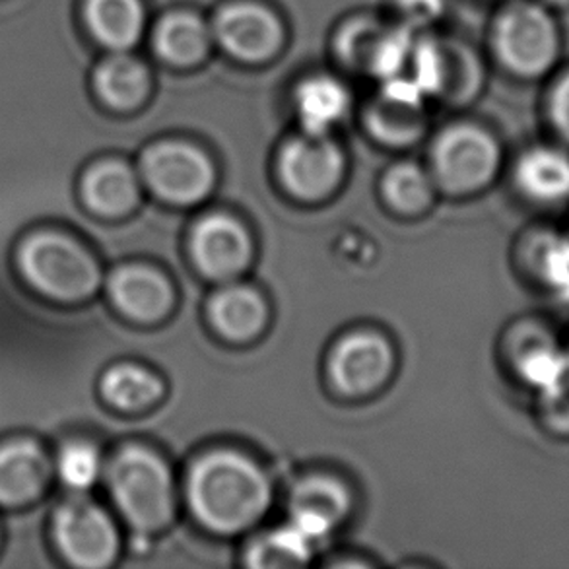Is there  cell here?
Instances as JSON below:
<instances>
[{
	"label": "cell",
	"mask_w": 569,
	"mask_h": 569,
	"mask_svg": "<svg viewBox=\"0 0 569 569\" xmlns=\"http://www.w3.org/2000/svg\"><path fill=\"white\" fill-rule=\"evenodd\" d=\"M517 371L525 383L539 391L540 397L555 392L569 381V355L552 342H537L523 348L517 358Z\"/></svg>",
	"instance_id": "cell-25"
},
{
	"label": "cell",
	"mask_w": 569,
	"mask_h": 569,
	"mask_svg": "<svg viewBox=\"0 0 569 569\" xmlns=\"http://www.w3.org/2000/svg\"><path fill=\"white\" fill-rule=\"evenodd\" d=\"M216 329L228 339L246 340L261 331L267 308L261 296L247 286H228L208 306Z\"/></svg>",
	"instance_id": "cell-23"
},
{
	"label": "cell",
	"mask_w": 569,
	"mask_h": 569,
	"mask_svg": "<svg viewBox=\"0 0 569 569\" xmlns=\"http://www.w3.org/2000/svg\"><path fill=\"white\" fill-rule=\"evenodd\" d=\"M210 30L212 38L239 61H267L284 43V26L278 16L254 2L223 7Z\"/></svg>",
	"instance_id": "cell-9"
},
{
	"label": "cell",
	"mask_w": 569,
	"mask_h": 569,
	"mask_svg": "<svg viewBox=\"0 0 569 569\" xmlns=\"http://www.w3.org/2000/svg\"><path fill=\"white\" fill-rule=\"evenodd\" d=\"M47 540L54 556L74 569H106L119 556L121 539L113 517L90 493H69L47 519Z\"/></svg>",
	"instance_id": "cell-4"
},
{
	"label": "cell",
	"mask_w": 569,
	"mask_h": 569,
	"mask_svg": "<svg viewBox=\"0 0 569 569\" xmlns=\"http://www.w3.org/2000/svg\"><path fill=\"white\" fill-rule=\"evenodd\" d=\"M496 46L509 69L537 77L555 62V23L542 8L516 4L498 22Z\"/></svg>",
	"instance_id": "cell-8"
},
{
	"label": "cell",
	"mask_w": 569,
	"mask_h": 569,
	"mask_svg": "<svg viewBox=\"0 0 569 569\" xmlns=\"http://www.w3.org/2000/svg\"><path fill=\"white\" fill-rule=\"evenodd\" d=\"M552 117H555L558 131L562 132L563 139L569 140V77L556 90L555 101H552Z\"/></svg>",
	"instance_id": "cell-32"
},
{
	"label": "cell",
	"mask_w": 569,
	"mask_h": 569,
	"mask_svg": "<svg viewBox=\"0 0 569 569\" xmlns=\"http://www.w3.org/2000/svg\"><path fill=\"white\" fill-rule=\"evenodd\" d=\"M191 249L194 262L207 277L230 278L246 269L251 239L230 216L212 214L194 228Z\"/></svg>",
	"instance_id": "cell-12"
},
{
	"label": "cell",
	"mask_w": 569,
	"mask_h": 569,
	"mask_svg": "<svg viewBox=\"0 0 569 569\" xmlns=\"http://www.w3.org/2000/svg\"><path fill=\"white\" fill-rule=\"evenodd\" d=\"M106 292L119 313L139 323L158 321L171 306L168 280L142 264L117 267L106 280Z\"/></svg>",
	"instance_id": "cell-14"
},
{
	"label": "cell",
	"mask_w": 569,
	"mask_h": 569,
	"mask_svg": "<svg viewBox=\"0 0 569 569\" xmlns=\"http://www.w3.org/2000/svg\"><path fill=\"white\" fill-rule=\"evenodd\" d=\"M53 482V449L47 439L31 431L0 436V511L36 508Z\"/></svg>",
	"instance_id": "cell-5"
},
{
	"label": "cell",
	"mask_w": 569,
	"mask_h": 569,
	"mask_svg": "<svg viewBox=\"0 0 569 569\" xmlns=\"http://www.w3.org/2000/svg\"><path fill=\"white\" fill-rule=\"evenodd\" d=\"M98 392L109 407L132 412L152 405L162 395V383L137 363H116L101 371Z\"/></svg>",
	"instance_id": "cell-24"
},
{
	"label": "cell",
	"mask_w": 569,
	"mask_h": 569,
	"mask_svg": "<svg viewBox=\"0 0 569 569\" xmlns=\"http://www.w3.org/2000/svg\"><path fill=\"white\" fill-rule=\"evenodd\" d=\"M392 368L391 347L371 332L340 340L331 356V376L340 391L362 395L383 383Z\"/></svg>",
	"instance_id": "cell-11"
},
{
	"label": "cell",
	"mask_w": 569,
	"mask_h": 569,
	"mask_svg": "<svg viewBox=\"0 0 569 569\" xmlns=\"http://www.w3.org/2000/svg\"><path fill=\"white\" fill-rule=\"evenodd\" d=\"M517 186L537 202L569 199V158L552 148H535L519 160Z\"/></svg>",
	"instance_id": "cell-22"
},
{
	"label": "cell",
	"mask_w": 569,
	"mask_h": 569,
	"mask_svg": "<svg viewBox=\"0 0 569 569\" xmlns=\"http://www.w3.org/2000/svg\"><path fill=\"white\" fill-rule=\"evenodd\" d=\"M78 199L88 212L101 218L129 214L139 204V178L123 160L106 158L80 173Z\"/></svg>",
	"instance_id": "cell-13"
},
{
	"label": "cell",
	"mask_w": 569,
	"mask_h": 569,
	"mask_svg": "<svg viewBox=\"0 0 569 569\" xmlns=\"http://www.w3.org/2000/svg\"><path fill=\"white\" fill-rule=\"evenodd\" d=\"M555 2H568V0H555Z\"/></svg>",
	"instance_id": "cell-34"
},
{
	"label": "cell",
	"mask_w": 569,
	"mask_h": 569,
	"mask_svg": "<svg viewBox=\"0 0 569 569\" xmlns=\"http://www.w3.org/2000/svg\"><path fill=\"white\" fill-rule=\"evenodd\" d=\"M350 109L347 86L332 77H311L296 90V111L308 134H327Z\"/></svg>",
	"instance_id": "cell-21"
},
{
	"label": "cell",
	"mask_w": 569,
	"mask_h": 569,
	"mask_svg": "<svg viewBox=\"0 0 569 569\" xmlns=\"http://www.w3.org/2000/svg\"><path fill=\"white\" fill-rule=\"evenodd\" d=\"M150 84L147 67L127 51H113L93 72L96 93L106 106L119 111L139 108L150 93Z\"/></svg>",
	"instance_id": "cell-18"
},
{
	"label": "cell",
	"mask_w": 569,
	"mask_h": 569,
	"mask_svg": "<svg viewBox=\"0 0 569 569\" xmlns=\"http://www.w3.org/2000/svg\"><path fill=\"white\" fill-rule=\"evenodd\" d=\"M383 30L376 22H352L340 33V57L352 67H362L370 72L371 59L378 49Z\"/></svg>",
	"instance_id": "cell-29"
},
{
	"label": "cell",
	"mask_w": 569,
	"mask_h": 569,
	"mask_svg": "<svg viewBox=\"0 0 569 569\" xmlns=\"http://www.w3.org/2000/svg\"><path fill=\"white\" fill-rule=\"evenodd\" d=\"M311 542L292 525L269 532L249 550L247 562L253 568H296L308 563Z\"/></svg>",
	"instance_id": "cell-26"
},
{
	"label": "cell",
	"mask_w": 569,
	"mask_h": 569,
	"mask_svg": "<svg viewBox=\"0 0 569 569\" xmlns=\"http://www.w3.org/2000/svg\"><path fill=\"white\" fill-rule=\"evenodd\" d=\"M535 270L552 292L569 301V238L548 236L532 251Z\"/></svg>",
	"instance_id": "cell-28"
},
{
	"label": "cell",
	"mask_w": 569,
	"mask_h": 569,
	"mask_svg": "<svg viewBox=\"0 0 569 569\" xmlns=\"http://www.w3.org/2000/svg\"><path fill=\"white\" fill-rule=\"evenodd\" d=\"M540 399L548 426L556 431H569V381Z\"/></svg>",
	"instance_id": "cell-31"
},
{
	"label": "cell",
	"mask_w": 569,
	"mask_h": 569,
	"mask_svg": "<svg viewBox=\"0 0 569 569\" xmlns=\"http://www.w3.org/2000/svg\"><path fill=\"white\" fill-rule=\"evenodd\" d=\"M423 96L410 78H389L371 106V132L389 144L415 142L423 131Z\"/></svg>",
	"instance_id": "cell-15"
},
{
	"label": "cell",
	"mask_w": 569,
	"mask_h": 569,
	"mask_svg": "<svg viewBox=\"0 0 569 569\" xmlns=\"http://www.w3.org/2000/svg\"><path fill=\"white\" fill-rule=\"evenodd\" d=\"M568 355H569V350H568Z\"/></svg>",
	"instance_id": "cell-35"
},
{
	"label": "cell",
	"mask_w": 569,
	"mask_h": 569,
	"mask_svg": "<svg viewBox=\"0 0 569 569\" xmlns=\"http://www.w3.org/2000/svg\"><path fill=\"white\" fill-rule=\"evenodd\" d=\"M498 166L500 148L488 132L477 127H451L433 147V170L449 191H475L490 183Z\"/></svg>",
	"instance_id": "cell-6"
},
{
	"label": "cell",
	"mask_w": 569,
	"mask_h": 569,
	"mask_svg": "<svg viewBox=\"0 0 569 569\" xmlns=\"http://www.w3.org/2000/svg\"><path fill=\"white\" fill-rule=\"evenodd\" d=\"M2 545H4V527H2V519H0V550H2Z\"/></svg>",
	"instance_id": "cell-33"
},
{
	"label": "cell",
	"mask_w": 569,
	"mask_h": 569,
	"mask_svg": "<svg viewBox=\"0 0 569 569\" xmlns=\"http://www.w3.org/2000/svg\"><path fill=\"white\" fill-rule=\"evenodd\" d=\"M212 30L200 16L171 12L156 26L154 47L158 54L176 67H194L208 54Z\"/></svg>",
	"instance_id": "cell-20"
},
{
	"label": "cell",
	"mask_w": 569,
	"mask_h": 569,
	"mask_svg": "<svg viewBox=\"0 0 569 569\" xmlns=\"http://www.w3.org/2000/svg\"><path fill=\"white\" fill-rule=\"evenodd\" d=\"M12 264L31 293L59 308L84 306L103 284L98 257L61 223L26 228L12 247Z\"/></svg>",
	"instance_id": "cell-1"
},
{
	"label": "cell",
	"mask_w": 569,
	"mask_h": 569,
	"mask_svg": "<svg viewBox=\"0 0 569 569\" xmlns=\"http://www.w3.org/2000/svg\"><path fill=\"white\" fill-rule=\"evenodd\" d=\"M350 498L342 486L327 477H313L296 486L290 500V525L313 545L325 539L348 513Z\"/></svg>",
	"instance_id": "cell-16"
},
{
	"label": "cell",
	"mask_w": 569,
	"mask_h": 569,
	"mask_svg": "<svg viewBox=\"0 0 569 569\" xmlns=\"http://www.w3.org/2000/svg\"><path fill=\"white\" fill-rule=\"evenodd\" d=\"M345 156L327 134H308L286 144L280 154V176L288 191L300 199H321L337 187Z\"/></svg>",
	"instance_id": "cell-10"
},
{
	"label": "cell",
	"mask_w": 569,
	"mask_h": 569,
	"mask_svg": "<svg viewBox=\"0 0 569 569\" xmlns=\"http://www.w3.org/2000/svg\"><path fill=\"white\" fill-rule=\"evenodd\" d=\"M109 498L132 529L150 532L168 523L173 513L170 470L147 447L124 446L103 470Z\"/></svg>",
	"instance_id": "cell-3"
},
{
	"label": "cell",
	"mask_w": 569,
	"mask_h": 569,
	"mask_svg": "<svg viewBox=\"0 0 569 569\" xmlns=\"http://www.w3.org/2000/svg\"><path fill=\"white\" fill-rule=\"evenodd\" d=\"M397 10L407 28H422L438 20L443 0H397Z\"/></svg>",
	"instance_id": "cell-30"
},
{
	"label": "cell",
	"mask_w": 569,
	"mask_h": 569,
	"mask_svg": "<svg viewBox=\"0 0 569 569\" xmlns=\"http://www.w3.org/2000/svg\"><path fill=\"white\" fill-rule=\"evenodd\" d=\"M53 449L54 480L69 493H90L100 482L106 461L100 446L86 436L62 433L51 443Z\"/></svg>",
	"instance_id": "cell-19"
},
{
	"label": "cell",
	"mask_w": 569,
	"mask_h": 569,
	"mask_svg": "<svg viewBox=\"0 0 569 569\" xmlns=\"http://www.w3.org/2000/svg\"><path fill=\"white\" fill-rule=\"evenodd\" d=\"M187 496L204 527L238 532L264 513L270 486L262 470L243 455L214 451L192 467Z\"/></svg>",
	"instance_id": "cell-2"
},
{
	"label": "cell",
	"mask_w": 569,
	"mask_h": 569,
	"mask_svg": "<svg viewBox=\"0 0 569 569\" xmlns=\"http://www.w3.org/2000/svg\"><path fill=\"white\" fill-rule=\"evenodd\" d=\"M84 18L93 38L109 51H129L147 23L142 0H86Z\"/></svg>",
	"instance_id": "cell-17"
},
{
	"label": "cell",
	"mask_w": 569,
	"mask_h": 569,
	"mask_svg": "<svg viewBox=\"0 0 569 569\" xmlns=\"http://www.w3.org/2000/svg\"><path fill=\"white\" fill-rule=\"evenodd\" d=\"M140 171L158 197L179 204L202 199L214 181L207 154L186 142H162L148 148L140 160Z\"/></svg>",
	"instance_id": "cell-7"
},
{
	"label": "cell",
	"mask_w": 569,
	"mask_h": 569,
	"mask_svg": "<svg viewBox=\"0 0 569 569\" xmlns=\"http://www.w3.org/2000/svg\"><path fill=\"white\" fill-rule=\"evenodd\" d=\"M385 197L402 212H418L431 199V181L415 163H399L383 181Z\"/></svg>",
	"instance_id": "cell-27"
}]
</instances>
